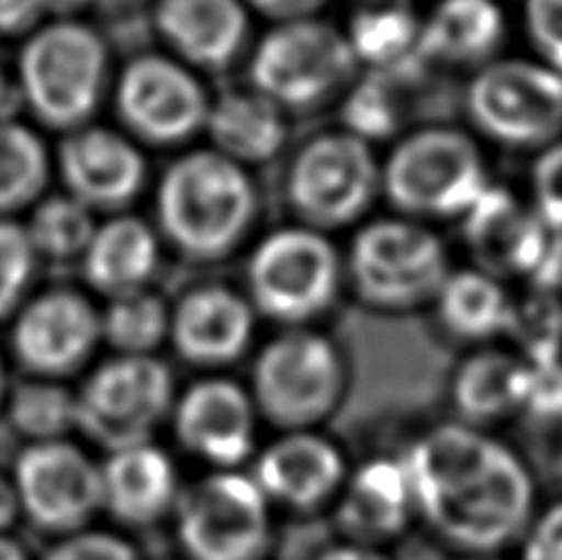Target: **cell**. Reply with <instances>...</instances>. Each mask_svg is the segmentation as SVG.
I'll list each match as a JSON object with an SVG mask.
<instances>
[{"label":"cell","instance_id":"6da1fadb","mask_svg":"<svg viewBox=\"0 0 562 560\" xmlns=\"http://www.w3.org/2000/svg\"><path fill=\"white\" fill-rule=\"evenodd\" d=\"M422 524L449 551L501 556L536 518V482L514 449L469 425H439L403 459Z\"/></svg>","mask_w":562,"mask_h":560},{"label":"cell","instance_id":"7a4b0ae2","mask_svg":"<svg viewBox=\"0 0 562 560\" xmlns=\"http://www.w3.org/2000/svg\"><path fill=\"white\" fill-rule=\"evenodd\" d=\"M160 233L180 255L215 262L233 255L257 217V190L243 166L217 152H193L168 166L158 183Z\"/></svg>","mask_w":562,"mask_h":560},{"label":"cell","instance_id":"3957f363","mask_svg":"<svg viewBox=\"0 0 562 560\" xmlns=\"http://www.w3.org/2000/svg\"><path fill=\"white\" fill-rule=\"evenodd\" d=\"M20 94L40 122L72 134L89 126L109 85L102 35L77 20L37 27L18 59Z\"/></svg>","mask_w":562,"mask_h":560},{"label":"cell","instance_id":"277c9868","mask_svg":"<svg viewBox=\"0 0 562 560\" xmlns=\"http://www.w3.org/2000/svg\"><path fill=\"white\" fill-rule=\"evenodd\" d=\"M380 190L407 217H464L488 190L484 154L459 128H419L387 156Z\"/></svg>","mask_w":562,"mask_h":560},{"label":"cell","instance_id":"5b68a950","mask_svg":"<svg viewBox=\"0 0 562 560\" xmlns=\"http://www.w3.org/2000/svg\"><path fill=\"white\" fill-rule=\"evenodd\" d=\"M447 247L417 220L385 217L358 229L348 253L356 296L378 312H413L435 302L449 277Z\"/></svg>","mask_w":562,"mask_h":560},{"label":"cell","instance_id":"8992f818","mask_svg":"<svg viewBox=\"0 0 562 560\" xmlns=\"http://www.w3.org/2000/svg\"><path fill=\"white\" fill-rule=\"evenodd\" d=\"M348 388V368L328 336L308 328L269 341L252 371L257 413L286 433L314 429L336 413Z\"/></svg>","mask_w":562,"mask_h":560},{"label":"cell","instance_id":"52a82bcc","mask_svg":"<svg viewBox=\"0 0 562 560\" xmlns=\"http://www.w3.org/2000/svg\"><path fill=\"white\" fill-rule=\"evenodd\" d=\"M358 59L346 33L306 18L279 23L255 47L249 63L252 89L281 112H316L338 92L350 89Z\"/></svg>","mask_w":562,"mask_h":560},{"label":"cell","instance_id":"ba28073f","mask_svg":"<svg viewBox=\"0 0 562 560\" xmlns=\"http://www.w3.org/2000/svg\"><path fill=\"white\" fill-rule=\"evenodd\" d=\"M344 265L324 233L284 227L255 247L247 269L249 304L284 326H304L334 306Z\"/></svg>","mask_w":562,"mask_h":560},{"label":"cell","instance_id":"9c48e42d","mask_svg":"<svg viewBox=\"0 0 562 560\" xmlns=\"http://www.w3.org/2000/svg\"><path fill=\"white\" fill-rule=\"evenodd\" d=\"M467 114L506 148H548L562 136V75L543 63L494 59L471 79Z\"/></svg>","mask_w":562,"mask_h":560},{"label":"cell","instance_id":"30bf717a","mask_svg":"<svg viewBox=\"0 0 562 560\" xmlns=\"http://www.w3.org/2000/svg\"><path fill=\"white\" fill-rule=\"evenodd\" d=\"M176 522L188 560H265L272 551V504L252 474L237 469L180 494Z\"/></svg>","mask_w":562,"mask_h":560},{"label":"cell","instance_id":"8fae6325","mask_svg":"<svg viewBox=\"0 0 562 560\" xmlns=\"http://www.w3.org/2000/svg\"><path fill=\"white\" fill-rule=\"evenodd\" d=\"M173 405V376L164 361L116 356L92 371L77 393V429L112 455L150 443Z\"/></svg>","mask_w":562,"mask_h":560},{"label":"cell","instance_id":"7c38bea8","mask_svg":"<svg viewBox=\"0 0 562 560\" xmlns=\"http://www.w3.org/2000/svg\"><path fill=\"white\" fill-rule=\"evenodd\" d=\"M380 190L373 148L350 132L318 134L299 148L286 176V198L318 233L353 225Z\"/></svg>","mask_w":562,"mask_h":560},{"label":"cell","instance_id":"4fadbf2b","mask_svg":"<svg viewBox=\"0 0 562 560\" xmlns=\"http://www.w3.org/2000/svg\"><path fill=\"white\" fill-rule=\"evenodd\" d=\"M20 512L40 531L72 536L104 512L102 467L67 439L33 443L15 462Z\"/></svg>","mask_w":562,"mask_h":560},{"label":"cell","instance_id":"5bb4252c","mask_svg":"<svg viewBox=\"0 0 562 560\" xmlns=\"http://www.w3.org/2000/svg\"><path fill=\"white\" fill-rule=\"evenodd\" d=\"M116 114L136 138L150 146H180L207 124L205 87L178 59L140 55L116 82Z\"/></svg>","mask_w":562,"mask_h":560},{"label":"cell","instance_id":"9a60e30c","mask_svg":"<svg viewBox=\"0 0 562 560\" xmlns=\"http://www.w3.org/2000/svg\"><path fill=\"white\" fill-rule=\"evenodd\" d=\"M102 341V314L72 289L35 296L18 314L10 346L18 363L35 378L55 380L82 368Z\"/></svg>","mask_w":562,"mask_h":560},{"label":"cell","instance_id":"2e32d148","mask_svg":"<svg viewBox=\"0 0 562 560\" xmlns=\"http://www.w3.org/2000/svg\"><path fill=\"white\" fill-rule=\"evenodd\" d=\"M173 429L188 452L217 467V472H235L255 452L252 393L225 378L200 380L173 405Z\"/></svg>","mask_w":562,"mask_h":560},{"label":"cell","instance_id":"e0dca14e","mask_svg":"<svg viewBox=\"0 0 562 560\" xmlns=\"http://www.w3.org/2000/svg\"><path fill=\"white\" fill-rule=\"evenodd\" d=\"M467 245L481 272L496 277H528L546 272L550 245L558 237L533 205H524L504 188L488 186L464 215Z\"/></svg>","mask_w":562,"mask_h":560},{"label":"cell","instance_id":"ac0fdd59","mask_svg":"<svg viewBox=\"0 0 562 560\" xmlns=\"http://www.w3.org/2000/svg\"><path fill=\"white\" fill-rule=\"evenodd\" d=\"M67 195L89 210L122 213L146 186V158L134 142L104 126L67 134L57 154Z\"/></svg>","mask_w":562,"mask_h":560},{"label":"cell","instance_id":"d6986e66","mask_svg":"<svg viewBox=\"0 0 562 560\" xmlns=\"http://www.w3.org/2000/svg\"><path fill=\"white\" fill-rule=\"evenodd\" d=\"M350 467L336 443L311 429L289 433L257 457L252 479L269 504L296 514L334 508L344 492Z\"/></svg>","mask_w":562,"mask_h":560},{"label":"cell","instance_id":"ffe728a7","mask_svg":"<svg viewBox=\"0 0 562 560\" xmlns=\"http://www.w3.org/2000/svg\"><path fill=\"white\" fill-rule=\"evenodd\" d=\"M417 518L403 459H370L350 469L334 504V524L344 541L380 548L403 538Z\"/></svg>","mask_w":562,"mask_h":560},{"label":"cell","instance_id":"44dd1931","mask_svg":"<svg viewBox=\"0 0 562 560\" xmlns=\"http://www.w3.org/2000/svg\"><path fill=\"white\" fill-rule=\"evenodd\" d=\"M255 336V306L243 294L205 284L180 299L170 312V341L183 361L223 368L247 354Z\"/></svg>","mask_w":562,"mask_h":560},{"label":"cell","instance_id":"7402d4cb","mask_svg":"<svg viewBox=\"0 0 562 560\" xmlns=\"http://www.w3.org/2000/svg\"><path fill=\"white\" fill-rule=\"evenodd\" d=\"M154 23L178 63L205 72L233 65L249 35L243 0H158Z\"/></svg>","mask_w":562,"mask_h":560},{"label":"cell","instance_id":"603a6c76","mask_svg":"<svg viewBox=\"0 0 562 560\" xmlns=\"http://www.w3.org/2000/svg\"><path fill=\"white\" fill-rule=\"evenodd\" d=\"M104 512L119 524L146 528L178 506L176 464L156 445H136L109 455L102 464Z\"/></svg>","mask_w":562,"mask_h":560},{"label":"cell","instance_id":"cb8c5ba5","mask_svg":"<svg viewBox=\"0 0 562 560\" xmlns=\"http://www.w3.org/2000/svg\"><path fill=\"white\" fill-rule=\"evenodd\" d=\"M533 397V368L514 354L486 351L471 354L451 378V403L461 425L484 429L498 419L516 415Z\"/></svg>","mask_w":562,"mask_h":560},{"label":"cell","instance_id":"d4e9b609","mask_svg":"<svg viewBox=\"0 0 562 560\" xmlns=\"http://www.w3.org/2000/svg\"><path fill=\"white\" fill-rule=\"evenodd\" d=\"M504 37L506 18L496 0H441L422 23L419 57L449 67H486Z\"/></svg>","mask_w":562,"mask_h":560},{"label":"cell","instance_id":"484cf974","mask_svg":"<svg viewBox=\"0 0 562 560\" xmlns=\"http://www.w3.org/2000/svg\"><path fill=\"white\" fill-rule=\"evenodd\" d=\"M205 128L213 152L243 168L272 161L289 136L284 112L255 89L220 94L210 104Z\"/></svg>","mask_w":562,"mask_h":560},{"label":"cell","instance_id":"4316f807","mask_svg":"<svg viewBox=\"0 0 562 560\" xmlns=\"http://www.w3.org/2000/svg\"><path fill=\"white\" fill-rule=\"evenodd\" d=\"M160 259L158 237L144 220L116 215L97 227L82 257L89 287L106 296H124L146 289Z\"/></svg>","mask_w":562,"mask_h":560},{"label":"cell","instance_id":"83f0119b","mask_svg":"<svg viewBox=\"0 0 562 560\" xmlns=\"http://www.w3.org/2000/svg\"><path fill=\"white\" fill-rule=\"evenodd\" d=\"M435 304L439 324L459 341L484 344L516 324V309L504 284L481 269L449 272Z\"/></svg>","mask_w":562,"mask_h":560},{"label":"cell","instance_id":"f1b7e54d","mask_svg":"<svg viewBox=\"0 0 562 560\" xmlns=\"http://www.w3.org/2000/svg\"><path fill=\"white\" fill-rule=\"evenodd\" d=\"M422 23L400 5H373L358 10L348 23V45L373 72H390L419 57Z\"/></svg>","mask_w":562,"mask_h":560},{"label":"cell","instance_id":"f546056e","mask_svg":"<svg viewBox=\"0 0 562 560\" xmlns=\"http://www.w3.org/2000/svg\"><path fill=\"white\" fill-rule=\"evenodd\" d=\"M47 181L43 138L23 124L0 122V217L37 203Z\"/></svg>","mask_w":562,"mask_h":560},{"label":"cell","instance_id":"4dcf8cb0","mask_svg":"<svg viewBox=\"0 0 562 560\" xmlns=\"http://www.w3.org/2000/svg\"><path fill=\"white\" fill-rule=\"evenodd\" d=\"M170 336V309L140 289L116 296L102 314V338L119 356H150Z\"/></svg>","mask_w":562,"mask_h":560},{"label":"cell","instance_id":"1f68e13d","mask_svg":"<svg viewBox=\"0 0 562 560\" xmlns=\"http://www.w3.org/2000/svg\"><path fill=\"white\" fill-rule=\"evenodd\" d=\"M94 213L79 203L72 195H53L40 200L33 210V217L25 225L30 243H33L37 257L82 259L89 243L97 233Z\"/></svg>","mask_w":562,"mask_h":560},{"label":"cell","instance_id":"d6a6232c","mask_svg":"<svg viewBox=\"0 0 562 560\" xmlns=\"http://www.w3.org/2000/svg\"><path fill=\"white\" fill-rule=\"evenodd\" d=\"M8 405L18 433L33 443L65 439L69 429H77V393L55 380L35 378L20 383Z\"/></svg>","mask_w":562,"mask_h":560},{"label":"cell","instance_id":"836d02e7","mask_svg":"<svg viewBox=\"0 0 562 560\" xmlns=\"http://www.w3.org/2000/svg\"><path fill=\"white\" fill-rule=\"evenodd\" d=\"M403 109L395 102V92L390 89L385 72H373L366 82L348 89L344 107L346 132L370 142V138H385L400 126Z\"/></svg>","mask_w":562,"mask_h":560},{"label":"cell","instance_id":"e575fe53","mask_svg":"<svg viewBox=\"0 0 562 560\" xmlns=\"http://www.w3.org/2000/svg\"><path fill=\"white\" fill-rule=\"evenodd\" d=\"M37 253L25 225L0 217V322L23 302L35 272Z\"/></svg>","mask_w":562,"mask_h":560},{"label":"cell","instance_id":"d590c367","mask_svg":"<svg viewBox=\"0 0 562 560\" xmlns=\"http://www.w3.org/2000/svg\"><path fill=\"white\" fill-rule=\"evenodd\" d=\"M533 190V210L538 217L553 229L562 233V138L543 148L530 176Z\"/></svg>","mask_w":562,"mask_h":560},{"label":"cell","instance_id":"8d00e7d4","mask_svg":"<svg viewBox=\"0 0 562 560\" xmlns=\"http://www.w3.org/2000/svg\"><path fill=\"white\" fill-rule=\"evenodd\" d=\"M526 30L543 65L562 75V0H526Z\"/></svg>","mask_w":562,"mask_h":560},{"label":"cell","instance_id":"74e56055","mask_svg":"<svg viewBox=\"0 0 562 560\" xmlns=\"http://www.w3.org/2000/svg\"><path fill=\"white\" fill-rule=\"evenodd\" d=\"M43 560H138V553L122 536L85 528L79 534L65 536Z\"/></svg>","mask_w":562,"mask_h":560},{"label":"cell","instance_id":"f35d334b","mask_svg":"<svg viewBox=\"0 0 562 560\" xmlns=\"http://www.w3.org/2000/svg\"><path fill=\"white\" fill-rule=\"evenodd\" d=\"M518 546V560H562V499L536 514Z\"/></svg>","mask_w":562,"mask_h":560},{"label":"cell","instance_id":"ab89813d","mask_svg":"<svg viewBox=\"0 0 562 560\" xmlns=\"http://www.w3.org/2000/svg\"><path fill=\"white\" fill-rule=\"evenodd\" d=\"M53 0H0V35L35 27Z\"/></svg>","mask_w":562,"mask_h":560},{"label":"cell","instance_id":"60d3db41","mask_svg":"<svg viewBox=\"0 0 562 560\" xmlns=\"http://www.w3.org/2000/svg\"><path fill=\"white\" fill-rule=\"evenodd\" d=\"M247 3L279 23H294V20L314 18L326 0H247Z\"/></svg>","mask_w":562,"mask_h":560},{"label":"cell","instance_id":"b9f144b4","mask_svg":"<svg viewBox=\"0 0 562 560\" xmlns=\"http://www.w3.org/2000/svg\"><path fill=\"white\" fill-rule=\"evenodd\" d=\"M314 560H393V558L387 556V551H380V548L340 541V544L328 546L326 551H321Z\"/></svg>","mask_w":562,"mask_h":560},{"label":"cell","instance_id":"7bdbcfd3","mask_svg":"<svg viewBox=\"0 0 562 560\" xmlns=\"http://www.w3.org/2000/svg\"><path fill=\"white\" fill-rule=\"evenodd\" d=\"M20 514L23 512H20L15 484L0 474V536H8V528L15 524Z\"/></svg>","mask_w":562,"mask_h":560},{"label":"cell","instance_id":"ee69618b","mask_svg":"<svg viewBox=\"0 0 562 560\" xmlns=\"http://www.w3.org/2000/svg\"><path fill=\"white\" fill-rule=\"evenodd\" d=\"M0 560H27V553L10 536H0Z\"/></svg>","mask_w":562,"mask_h":560},{"label":"cell","instance_id":"f6af8a7d","mask_svg":"<svg viewBox=\"0 0 562 560\" xmlns=\"http://www.w3.org/2000/svg\"><path fill=\"white\" fill-rule=\"evenodd\" d=\"M449 560H504V556H464V553H454Z\"/></svg>","mask_w":562,"mask_h":560},{"label":"cell","instance_id":"bcb514c9","mask_svg":"<svg viewBox=\"0 0 562 560\" xmlns=\"http://www.w3.org/2000/svg\"><path fill=\"white\" fill-rule=\"evenodd\" d=\"M72 3H99V5H122V3H132V0H72Z\"/></svg>","mask_w":562,"mask_h":560},{"label":"cell","instance_id":"7dc6e473","mask_svg":"<svg viewBox=\"0 0 562 560\" xmlns=\"http://www.w3.org/2000/svg\"><path fill=\"white\" fill-rule=\"evenodd\" d=\"M5 400V368H3V358H0V405Z\"/></svg>","mask_w":562,"mask_h":560},{"label":"cell","instance_id":"c3c4849f","mask_svg":"<svg viewBox=\"0 0 562 560\" xmlns=\"http://www.w3.org/2000/svg\"><path fill=\"white\" fill-rule=\"evenodd\" d=\"M5 97H8V85H5V77H3V72H0V102H3Z\"/></svg>","mask_w":562,"mask_h":560},{"label":"cell","instance_id":"681fc988","mask_svg":"<svg viewBox=\"0 0 562 560\" xmlns=\"http://www.w3.org/2000/svg\"><path fill=\"white\" fill-rule=\"evenodd\" d=\"M558 467H560V474H562V443H560V449H558Z\"/></svg>","mask_w":562,"mask_h":560}]
</instances>
